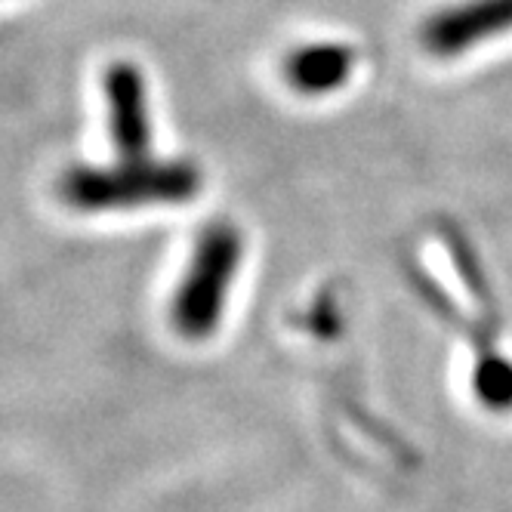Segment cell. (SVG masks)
<instances>
[{
	"label": "cell",
	"mask_w": 512,
	"mask_h": 512,
	"mask_svg": "<svg viewBox=\"0 0 512 512\" xmlns=\"http://www.w3.org/2000/svg\"><path fill=\"white\" fill-rule=\"evenodd\" d=\"M201 173L189 161L133 158L118 167H75L59 179V195L75 210H130L195 198Z\"/></svg>",
	"instance_id": "cell-1"
},
{
	"label": "cell",
	"mask_w": 512,
	"mask_h": 512,
	"mask_svg": "<svg viewBox=\"0 0 512 512\" xmlns=\"http://www.w3.org/2000/svg\"><path fill=\"white\" fill-rule=\"evenodd\" d=\"M244 256V238L229 223H213L201 232L192 263L170 300L173 331L186 340H207L226 312L232 281Z\"/></svg>",
	"instance_id": "cell-2"
},
{
	"label": "cell",
	"mask_w": 512,
	"mask_h": 512,
	"mask_svg": "<svg viewBox=\"0 0 512 512\" xmlns=\"http://www.w3.org/2000/svg\"><path fill=\"white\" fill-rule=\"evenodd\" d=\"M102 93L108 102V130H112L115 149L124 161L149 158L152 118L142 71L133 62H115L102 78Z\"/></svg>",
	"instance_id": "cell-3"
},
{
	"label": "cell",
	"mask_w": 512,
	"mask_h": 512,
	"mask_svg": "<svg viewBox=\"0 0 512 512\" xmlns=\"http://www.w3.org/2000/svg\"><path fill=\"white\" fill-rule=\"evenodd\" d=\"M512 28V0H466L435 13L423 25V47L435 56H457Z\"/></svg>",
	"instance_id": "cell-4"
},
{
	"label": "cell",
	"mask_w": 512,
	"mask_h": 512,
	"mask_svg": "<svg viewBox=\"0 0 512 512\" xmlns=\"http://www.w3.org/2000/svg\"><path fill=\"white\" fill-rule=\"evenodd\" d=\"M355 71V53L343 44H312L294 50L284 62V75L297 93L324 96L340 90Z\"/></svg>",
	"instance_id": "cell-5"
},
{
	"label": "cell",
	"mask_w": 512,
	"mask_h": 512,
	"mask_svg": "<svg viewBox=\"0 0 512 512\" xmlns=\"http://www.w3.org/2000/svg\"><path fill=\"white\" fill-rule=\"evenodd\" d=\"M475 392L491 411L512 408V364L506 358H485L475 368Z\"/></svg>",
	"instance_id": "cell-6"
}]
</instances>
